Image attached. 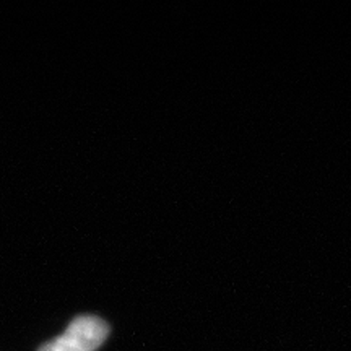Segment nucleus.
<instances>
[{"mask_svg": "<svg viewBox=\"0 0 351 351\" xmlns=\"http://www.w3.org/2000/svg\"><path fill=\"white\" fill-rule=\"evenodd\" d=\"M109 335V326L96 315L73 319L64 333L44 343L38 351H96Z\"/></svg>", "mask_w": 351, "mask_h": 351, "instance_id": "f257e3e1", "label": "nucleus"}]
</instances>
